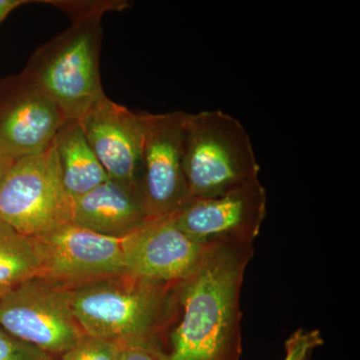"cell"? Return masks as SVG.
<instances>
[{"mask_svg":"<svg viewBox=\"0 0 360 360\" xmlns=\"http://www.w3.org/2000/svg\"><path fill=\"white\" fill-rule=\"evenodd\" d=\"M253 243L206 245L193 271L175 283L165 326L155 342L158 360H239L240 292Z\"/></svg>","mask_w":360,"mask_h":360,"instance_id":"obj_1","label":"cell"},{"mask_svg":"<svg viewBox=\"0 0 360 360\" xmlns=\"http://www.w3.org/2000/svg\"><path fill=\"white\" fill-rule=\"evenodd\" d=\"M174 284L120 274L68 288L84 335L120 347L153 345L165 326Z\"/></svg>","mask_w":360,"mask_h":360,"instance_id":"obj_2","label":"cell"},{"mask_svg":"<svg viewBox=\"0 0 360 360\" xmlns=\"http://www.w3.org/2000/svg\"><path fill=\"white\" fill-rule=\"evenodd\" d=\"M184 172L188 200L217 198L259 179L250 135L220 110L186 115Z\"/></svg>","mask_w":360,"mask_h":360,"instance_id":"obj_3","label":"cell"},{"mask_svg":"<svg viewBox=\"0 0 360 360\" xmlns=\"http://www.w3.org/2000/svg\"><path fill=\"white\" fill-rule=\"evenodd\" d=\"M103 14H82L35 51L25 73L56 104L65 122L79 120L104 96L99 70Z\"/></svg>","mask_w":360,"mask_h":360,"instance_id":"obj_4","label":"cell"},{"mask_svg":"<svg viewBox=\"0 0 360 360\" xmlns=\"http://www.w3.org/2000/svg\"><path fill=\"white\" fill-rule=\"evenodd\" d=\"M71 215L72 198L53 142L44 153L11 165L0 184V224L33 238L71 222Z\"/></svg>","mask_w":360,"mask_h":360,"instance_id":"obj_5","label":"cell"},{"mask_svg":"<svg viewBox=\"0 0 360 360\" xmlns=\"http://www.w3.org/2000/svg\"><path fill=\"white\" fill-rule=\"evenodd\" d=\"M0 328L56 356L84 335L71 309L68 288L40 276L0 297Z\"/></svg>","mask_w":360,"mask_h":360,"instance_id":"obj_6","label":"cell"},{"mask_svg":"<svg viewBox=\"0 0 360 360\" xmlns=\"http://www.w3.org/2000/svg\"><path fill=\"white\" fill-rule=\"evenodd\" d=\"M39 260V276L72 288L125 274L120 239L101 236L68 222L32 238Z\"/></svg>","mask_w":360,"mask_h":360,"instance_id":"obj_7","label":"cell"},{"mask_svg":"<svg viewBox=\"0 0 360 360\" xmlns=\"http://www.w3.org/2000/svg\"><path fill=\"white\" fill-rule=\"evenodd\" d=\"M186 115L143 113L141 187L150 219L172 214L188 201L184 172Z\"/></svg>","mask_w":360,"mask_h":360,"instance_id":"obj_8","label":"cell"},{"mask_svg":"<svg viewBox=\"0 0 360 360\" xmlns=\"http://www.w3.org/2000/svg\"><path fill=\"white\" fill-rule=\"evenodd\" d=\"M266 207V191L257 179L217 198L188 200L172 217L180 231L202 245L219 241L253 243Z\"/></svg>","mask_w":360,"mask_h":360,"instance_id":"obj_9","label":"cell"},{"mask_svg":"<svg viewBox=\"0 0 360 360\" xmlns=\"http://www.w3.org/2000/svg\"><path fill=\"white\" fill-rule=\"evenodd\" d=\"M65 122L51 97L23 72L0 99V158L13 163L44 153Z\"/></svg>","mask_w":360,"mask_h":360,"instance_id":"obj_10","label":"cell"},{"mask_svg":"<svg viewBox=\"0 0 360 360\" xmlns=\"http://www.w3.org/2000/svg\"><path fill=\"white\" fill-rule=\"evenodd\" d=\"M120 245L127 274L167 284L186 278L207 245L180 231L172 214L149 219Z\"/></svg>","mask_w":360,"mask_h":360,"instance_id":"obj_11","label":"cell"},{"mask_svg":"<svg viewBox=\"0 0 360 360\" xmlns=\"http://www.w3.org/2000/svg\"><path fill=\"white\" fill-rule=\"evenodd\" d=\"M78 122L108 179L141 186L143 113H135L104 94Z\"/></svg>","mask_w":360,"mask_h":360,"instance_id":"obj_12","label":"cell"},{"mask_svg":"<svg viewBox=\"0 0 360 360\" xmlns=\"http://www.w3.org/2000/svg\"><path fill=\"white\" fill-rule=\"evenodd\" d=\"M149 219L141 187L110 179L72 200L71 222L108 238H125Z\"/></svg>","mask_w":360,"mask_h":360,"instance_id":"obj_13","label":"cell"},{"mask_svg":"<svg viewBox=\"0 0 360 360\" xmlns=\"http://www.w3.org/2000/svg\"><path fill=\"white\" fill-rule=\"evenodd\" d=\"M53 144L63 186L72 200L108 179L78 120L66 122Z\"/></svg>","mask_w":360,"mask_h":360,"instance_id":"obj_14","label":"cell"},{"mask_svg":"<svg viewBox=\"0 0 360 360\" xmlns=\"http://www.w3.org/2000/svg\"><path fill=\"white\" fill-rule=\"evenodd\" d=\"M39 274L32 238L0 224V297Z\"/></svg>","mask_w":360,"mask_h":360,"instance_id":"obj_15","label":"cell"},{"mask_svg":"<svg viewBox=\"0 0 360 360\" xmlns=\"http://www.w3.org/2000/svg\"><path fill=\"white\" fill-rule=\"evenodd\" d=\"M122 348L111 341L84 335L59 360H117Z\"/></svg>","mask_w":360,"mask_h":360,"instance_id":"obj_16","label":"cell"},{"mask_svg":"<svg viewBox=\"0 0 360 360\" xmlns=\"http://www.w3.org/2000/svg\"><path fill=\"white\" fill-rule=\"evenodd\" d=\"M323 343V338L319 329L298 328L285 341L283 360H311L315 350Z\"/></svg>","mask_w":360,"mask_h":360,"instance_id":"obj_17","label":"cell"},{"mask_svg":"<svg viewBox=\"0 0 360 360\" xmlns=\"http://www.w3.org/2000/svg\"><path fill=\"white\" fill-rule=\"evenodd\" d=\"M0 360H54V357L0 328Z\"/></svg>","mask_w":360,"mask_h":360,"instance_id":"obj_18","label":"cell"},{"mask_svg":"<svg viewBox=\"0 0 360 360\" xmlns=\"http://www.w3.org/2000/svg\"><path fill=\"white\" fill-rule=\"evenodd\" d=\"M53 6L66 11L71 18L80 14H103L108 11H122L127 6L123 1H96V2H73V1H49Z\"/></svg>","mask_w":360,"mask_h":360,"instance_id":"obj_19","label":"cell"},{"mask_svg":"<svg viewBox=\"0 0 360 360\" xmlns=\"http://www.w3.org/2000/svg\"><path fill=\"white\" fill-rule=\"evenodd\" d=\"M117 360H158L153 345H130L122 348Z\"/></svg>","mask_w":360,"mask_h":360,"instance_id":"obj_20","label":"cell"},{"mask_svg":"<svg viewBox=\"0 0 360 360\" xmlns=\"http://www.w3.org/2000/svg\"><path fill=\"white\" fill-rule=\"evenodd\" d=\"M27 2L25 0H0V23L13 9Z\"/></svg>","mask_w":360,"mask_h":360,"instance_id":"obj_21","label":"cell"},{"mask_svg":"<svg viewBox=\"0 0 360 360\" xmlns=\"http://www.w3.org/2000/svg\"><path fill=\"white\" fill-rule=\"evenodd\" d=\"M11 165H13V163L8 162V161L0 158V184H1L4 175H6L7 170L11 167Z\"/></svg>","mask_w":360,"mask_h":360,"instance_id":"obj_22","label":"cell"}]
</instances>
